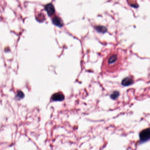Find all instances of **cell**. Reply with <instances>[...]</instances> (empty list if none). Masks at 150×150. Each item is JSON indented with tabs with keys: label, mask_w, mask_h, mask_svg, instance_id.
Instances as JSON below:
<instances>
[{
	"label": "cell",
	"mask_w": 150,
	"mask_h": 150,
	"mask_svg": "<svg viewBox=\"0 0 150 150\" xmlns=\"http://www.w3.org/2000/svg\"><path fill=\"white\" fill-rule=\"evenodd\" d=\"M122 52L117 49L112 50L104 59L103 71L108 74L115 73L122 67Z\"/></svg>",
	"instance_id": "1"
},
{
	"label": "cell",
	"mask_w": 150,
	"mask_h": 150,
	"mask_svg": "<svg viewBox=\"0 0 150 150\" xmlns=\"http://www.w3.org/2000/svg\"><path fill=\"white\" fill-rule=\"evenodd\" d=\"M150 137V129L149 128L143 130L139 133V138L142 142H146L149 140Z\"/></svg>",
	"instance_id": "2"
},
{
	"label": "cell",
	"mask_w": 150,
	"mask_h": 150,
	"mask_svg": "<svg viewBox=\"0 0 150 150\" xmlns=\"http://www.w3.org/2000/svg\"><path fill=\"white\" fill-rule=\"evenodd\" d=\"M64 98V96L61 92L56 93L52 96V100L55 101H63Z\"/></svg>",
	"instance_id": "3"
},
{
	"label": "cell",
	"mask_w": 150,
	"mask_h": 150,
	"mask_svg": "<svg viewBox=\"0 0 150 150\" xmlns=\"http://www.w3.org/2000/svg\"><path fill=\"white\" fill-rule=\"evenodd\" d=\"M45 9L50 16L53 15L55 13L54 6L52 3H49L45 6Z\"/></svg>",
	"instance_id": "4"
},
{
	"label": "cell",
	"mask_w": 150,
	"mask_h": 150,
	"mask_svg": "<svg viewBox=\"0 0 150 150\" xmlns=\"http://www.w3.org/2000/svg\"><path fill=\"white\" fill-rule=\"evenodd\" d=\"M52 23L56 25V26H58L59 27H63L64 25V23L62 19L59 17V16H54L52 19Z\"/></svg>",
	"instance_id": "5"
},
{
	"label": "cell",
	"mask_w": 150,
	"mask_h": 150,
	"mask_svg": "<svg viewBox=\"0 0 150 150\" xmlns=\"http://www.w3.org/2000/svg\"><path fill=\"white\" fill-rule=\"evenodd\" d=\"M134 80L132 77H127L125 78L122 81V85L125 86H130L134 83Z\"/></svg>",
	"instance_id": "6"
},
{
	"label": "cell",
	"mask_w": 150,
	"mask_h": 150,
	"mask_svg": "<svg viewBox=\"0 0 150 150\" xmlns=\"http://www.w3.org/2000/svg\"><path fill=\"white\" fill-rule=\"evenodd\" d=\"M96 30H98L99 32H101V33H104L107 31V29L105 27H103V26H97L96 28Z\"/></svg>",
	"instance_id": "7"
},
{
	"label": "cell",
	"mask_w": 150,
	"mask_h": 150,
	"mask_svg": "<svg viewBox=\"0 0 150 150\" xmlns=\"http://www.w3.org/2000/svg\"><path fill=\"white\" fill-rule=\"evenodd\" d=\"M119 95V93L118 91H115L112 94L110 95V97L113 100H115Z\"/></svg>",
	"instance_id": "8"
},
{
	"label": "cell",
	"mask_w": 150,
	"mask_h": 150,
	"mask_svg": "<svg viewBox=\"0 0 150 150\" xmlns=\"http://www.w3.org/2000/svg\"><path fill=\"white\" fill-rule=\"evenodd\" d=\"M16 96H17V97H18V98H19V99H22V98L24 97V94L23 92L21 91H18V93H17Z\"/></svg>",
	"instance_id": "9"
}]
</instances>
